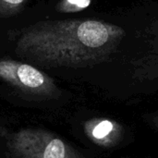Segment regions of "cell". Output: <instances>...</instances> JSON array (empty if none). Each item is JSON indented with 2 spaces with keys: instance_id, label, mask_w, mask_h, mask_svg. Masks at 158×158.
<instances>
[{
  "instance_id": "obj_1",
  "label": "cell",
  "mask_w": 158,
  "mask_h": 158,
  "mask_svg": "<svg viewBox=\"0 0 158 158\" xmlns=\"http://www.w3.org/2000/svg\"><path fill=\"white\" fill-rule=\"evenodd\" d=\"M11 153L18 158H83L71 145L42 129H21L8 140Z\"/></svg>"
},
{
  "instance_id": "obj_2",
  "label": "cell",
  "mask_w": 158,
  "mask_h": 158,
  "mask_svg": "<svg viewBox=\"0 0 158 158\" xmlns=\"http://www.w3.org/2000/svg\"><path fill=\"white\" fill-rule=\"evenodd\" d=\"M0 79L25 94L36 96H51L56 92L55 82L48 75L20 61L1 59Z\"/></svg>"
},
{
  "instance_id": "obj_3",
  "label": "cell",
  "mask_w": 158,
  "mask_h": 158,
  "mask_svg": "<svg viewBox=\"0 0 158 158\" xmlns=\"http://www.w3.org/2000/svg\"><path fill=\"white\" fill-rule=\"evenodd\" d=\"M76 32L81 44L88 48L100 47L106 44L109 38L107 27L95 20H86L77 24Z\"/></svg>"
},
{
  "instance_id": "obj_4",
  "label": "cell",
  "mask_w": 158,
  "mask_h": 158,
  "mask_svg": "<svg viewBox=\"0 0 158 158\" xmlns=\"http://www.w3.org/2000/svg\"><path fill=\"white\" fill-rule=\"evenodd\" d=\"M85 131L91 140L104 146L113 145L120 129L112 120L100 118L93 119L85 124Z\"/></svg>"
},
{
  "instance_id": "obj_5",
  "label": "cell",
  "mask_w": 158,
  "mask_h": 158,
  "mask_svg": "<svg viewBox=\"0 0 158 158\" xmlns=\"http://www.w3.org/2000/svg\"><path fill=\"white\" fill-rule=\"evenodd\" d=\"M28 0H0V17H8L19 12Z\"/></svg>"
},
{
  "instance_id": "obj_6",
  "label": "cell",
  "mask_w": 158,
  "mask_h": 158,
  "mask_svg": "<svg viewBox=\"0 0 158 158\" xmlns=\"http://www.w3.org/2000/svg\"><path fill=\"white\" fill-rule=\"evenodd\" d=\"M91 3V0H63L58 5V9L63 12L79 11L86 8Z\"/></svg>"
},
{
  "instance_id": "obj_7",
  "label": "cell",
  "mask_w": 158,
  "mask_h": 158,
  "mask_svg": "<svg viewBox=\"0 0 158 158\" xmlns=\"http://www.w3.org/2000/svg\"><path fill=\"white\" fill-rule=\"evenodd\" d=\"M154 123H155V125L158 128V115L156 117H155V118H154Z\"/></svg>"
}]
</instances>
